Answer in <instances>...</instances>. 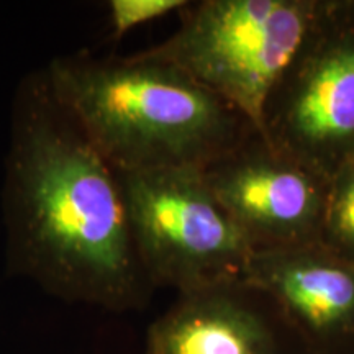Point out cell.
<instances>
[{
  "mask_svg": "<svg viewBox=\"0 0 354 354\" xmlns=\"http://www.w3.org/2000/svg\"><path fill=\"white\" fill-rule=\"evenodd\" d=\"M13 269L55 295L140 308L151 282L133 241L122 176L53 94L46 74L21 86L6 176Z\"/></svg>",
  "mask_w": 354,
  "mask_h": 354,
  "instance_id": "6da1fadb",
  "label": "cell"
},
{
  "mask_svg": "<svg viewBox=\"0 0 354 354\" xmlns=\"http://www.w3.org/2000/svg\"><path fill=\"white\" fill-rule=\"evenodd\" d=\"M44 74L120 174L203 169L256 131L185 71L143 51L125 59L61 57Z\"/></svg>",
  "mask_w": 354,
  "mask_h": 354,
  "instance_id": "7a4b0ae2",
  "label": "cell"
},
{
  "mask_svg": "<svg viewBox=\"0 0 354 354\" xmlns=\"http://www.w3.org/2000/svg\"><path fill=\"white\" fill-rule=\"evenodd\" d=\"M325 0H203L143 53L176 64L264 133L272 92L295 59Z\"/></svg>",
  "mask_w": 354,
  "mask_h": 354,
  "instance_id": "3957f363",
  "label": "cell"
},
{
  "mask_svg": "<svg viewBox=\"0 0 354 354\" xmlns=\"http://www.w3.org/2000/svg\"><path fill=\"white\" fill-rule=\"evenodd\" d=\"M120 176L133 241L153 287L187 294L241 281L254 251L202 169Z\"/></svg>",
  "mask_w": 354,
  "mask_h": 354,
  "instance_id": "277c9868",
  "label": "cell"
},
{
  "mask_svg": "<svg viewBox=\"0 0 354 354\" xmlns=\"http://www.w3.org/2000/svg\"><path fill=\"white\" fill-rule=\"evenodd\" d=\"M263 136L326 180L354 156V0H325L269 99Z\"/></svg>",
  "mask_w": 354,
  "mask_h": 354,
  "instance_id": "5b68a950",
  "label": "cell"
},
{
  "mask_svg": "<svg viewBox=\"0 0 354 354\" xmlns=\"http://www.w3.org/2000/svg\"><path fill=\"white\" fill-rule=\"evenodd\" d=\"M253 251L320 243L330 180L253 131L202 169Z\"/></svg>",
  "mask_w": 354,
  "mask_h": 354,
  "instance_id": "8992f818",
  "label": "cell"
},
{
  "mask_svg": "<svg viewBox=\"0 0 354 354\" xmlns=\"http://www.w3.org/2000/svg\"><path fill=\"white\" fill-rule=\"evenodd\" d=\"M241 282L284 318L305 354H354V263L322 243L254 251Z\"/></svg>",
  "mask_w": 354,
  "mask_h": 354,
  "instance_id": "52a82bcc",
  "label": "cell"
},
{
  "mask_svg": "<svg viewBox=\"0 0 354 354\" xmlns=\"http://www.w3.org/2000/svg\"><path fill=\"white\" fill-rule=\"evenodd\" d=\"M146 354H305L271 300L245 282L179 294L146 335Z\"/></svg>",
  "mask_w": 354,
  "mask_h": 354,
  "instance_id": "ba28073f",
  "label": "cell"
},
{
  "mask_svg": "<svg viewBox=\"0 0 354 354\" xmlns=\"http://www.w3.org/2000/svg\"><path fill=\"white\" fill-rule=\"evenodd\" d=\"M320 243L354 263V156L330 180Z\"/></svg>",
  "mask_w": 354,
  "mask_h": 354,
  "instance_id": "9c48e42d",
  "label": "cell"
},
{
  "mask_svg": "<svg viewBox=\"0 0 354 354\" xmlns=\"http://www.w3.org/2000/svg\"><path fill=\"white\" fill-rule=\"evenodd\" d=\"M187 3L184 0H112L109 12L113 37L122 38L136 26L162 19L171 12L183 10Z\"/></svg>",
  "mask_w": 354,
  "mask_h": 354,
  "instance_id": "30bf717a",
  "label": "cell"
}]
</instances>
